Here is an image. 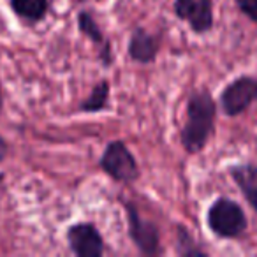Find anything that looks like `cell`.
Here are the masks:
<instances>
[{"label":"cell","mask_w":257,"mask_h":257,"mask_svg":"<svg viewBox=\"0 0 257 257\" xmlns=\"http://www.w3.org/2000/svg\"><path fill=\"white\" fill-rule=\"evenodd\" d=\"M217 120V102L208 90L192 92L187 100V121L180 133V141L187 154L194 155L204 150L213 136Z\"/></svg>","instance_id":"obj_1"},{"label":"cell","mask_w":257,"mask_h":257,"mask_svg":"<svg viewBox=\"0 0 257 257\" xmlns=\"http://www.w3.org/2000/svg\"><path fill=\"white\" fill-rule=\"evenodd\" d=\"M206 222L215 236L224 239L238 238L246 231V217L243 208L229 197H217L208 208Z\"/></svg>","instance_id":"obj_2"},{"label":"cell","mask_w":257,"mask_h":257,"mask_svg":"<svg viewBox=\"0 0 257 257\" xmlns=\"http://www.w3.org/2000/svg\"><path fill=\"white\" fill-rule=\"evenodd\" d=\"M99 166L111 180L118 183H134L141 175L134 154L128 150L127 143L120 140L109 141L106 145Z\"/></svg>","instance_id":"obj_3"},{"label":"cell","mask_w":257,"mask_h":257,"mask_svg":"<svg viewBox=\"0 0 257 257\" xmlns=\"http://www.w3.org/2000/svg\"><path fill=\"white\" fill-rule=\"evenodd\" d=\"M121 204H123L125 215H127L128 236L134 241L136 248L143 255H159L161 253V234H159L157 225L150 220H145L133 203L121 201Z\"/></svg>","instance_id":"obj_4"},{"label":"cell","mask_w":257,"mask_h":257,"mask_svg":"<svg viewBox=\"0 0 257 257\" xmlns=\"http://www.w3.org/2000/svg\"><path fill=\"white\" fill-rule=\"evenodd\" d=\"M257 100V76H239L225 85L220 93V107L227 116H239Z\"/></svg>","instance_id":"obj_5"},{"label":"cell","mask_w":257,"mask_h":257,"mask_svg":"<svg viewBox=\"0 0 257 257\" xmlns=\"http://www.w3.org/2000/svg\"><path fill=\"white\" fill-rule=\"evenodd\" d=\"M67 243L78 257H100L104 253V238L92 222H78L67 229Z\"/></svg>","instance_id":"obj_6"},{"label":"cell","mask_w":257,"mask_h":257,"mask_svg":"<svg viewBox=\"0 0 257 257\" xmlns=\"http://www.w3.org/2000/svg\"><path fill=\"white\" fill-rule=\"evenodd\" d=\"M173 9L196 34H206L213 29V0H175Z\"/></svg>","instance_id":"obj_7"},{"label":"cell","mask_w":257,"mask_h":257,"mask_svg":"<svg viewBox=\"0 0 257 257\" xmlns=\"http://www.w3.org/2000/svg\"><path fill=\"white\" fill-rule=\"evenodd\" d=\"M78 29L81 36H85L92 44L97 48V57L102 62L104 67H111L113 65V48H111V41L104 36L102 29L99 23L93 20V16L88 11H79L78 13Z\"/></svg>","instance_id":"obj_8"},{"label":"cell","mask_w":257,"mask_h":257,"mask_svg":"<svg viewBox=\"0 0 257 257\" xmlns=\"http://www.w3.org/2000/svg\"><path fill=\"white\" fill-rule=\"evenodd\" d=\"M128 57L138 64H154L161 51V37L150 34L143 27H138L128 39Z\"/></svg>","instance_id":"obj_9"},{"label":"cell","mask_w":257,"mask_h":257,"mask_svg":"<svg viewBox=\"0 0 257 257\" xmlns=\"http://www.w3.org/2000/svg\"><path fill=\"white\" fill-rule=\"evenodd\" d=\"M229 176L238 185L239 192L253 211H257V166L245 162L229 168Z\"/></svg>","instance_id":"obj_10"},{"label":"cell","mask_w":257,"mask_h":257,"mask_svg":"<svg viewBox=\"0 0 257 257\" xmlns=\"http://www.w3.org/2000/svg\"><path fill=\"white\" fill-rule=\"evenodd\" d=\"M13 13L29 25L41 23L50 11V0H9Z\"/></svg>","instance_id":"obj_11"},{"label":"cell","mask_w":257,"mask_h":257,"mask_svg":"<svg viewBox=\"0 0 257 257\" xmlns=\"http://www.w3.org/2000/svg\"><path fill=\"white\" fill-rule=\"evenodd\" d=\"M109 81L107 79H100L92 88L90 95L81 100L79 111H83V113H99V111H104L107 107V100H109Z\"/></svg>","instance_id":"obj_12"},{"label":"cell","mask_w":257,"mask_h":257,"mask_svg":"<svg viewBox=\"0 0 257 257\" xmlns=\"http://www.w3.org/2000/svg\"><path fill=\"white\" fill-rule=\"evenodd\" d=\"M176 236H178V238H176V252H178V255H182V257H204L206 255V252L197 246V243L194 241V238L189 234V231H187L183 225L178 227Z\"/></svg>","instance_id":"obj_13"},{"label":"cell","mask_w":257,"mask_h":257,"mask_svg":"<svg viewBox=\"0 0 257 257\" xmlns=\"http://www.w3.org/2000/svg\"><path fill=\"white\" fill-rule=\"evenodd\" d=\"M236 8L246 16L252 23L257 25V0H234Z\"/></svg>","instance_id":"obj_14"},{"label":"cell","mask_w":257,"mask_h":257,"mask_svg":"<svg viewBox=\"0 0 257 257\" xmlns=\"http://www.w3.org/2000/svg\"><path fill=\"white\" fill-rule=\"evenodd\" d=\"M8 154H9V145H8V141H6L4 138L0 136V164L6 161Z\"/></svg>","instance_id":"obj_15"},{"label":"cell","mask_w":257,"mask_h":257,"mask_svg":"<svg viewBox=\"0 0 257 257\" xmlns=\"http://www.w3.org/2000/svg\"><path fill=\"white\" fill-rule=\"evenodd\" d=\"M2 102H4V97H2V83H0V113H2Z\"/></svg>","instance_id":"obj_16"}]
</instances>
